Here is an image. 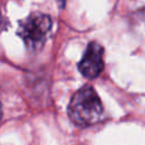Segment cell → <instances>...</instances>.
<instances>
[{"label": "cell", "mask_w": 145, "mask_h": 145, "mask_svg": "<svg viewBox=\"0 0 145 145\" xmlns=\"http://www.w3.org/2000/svg\"><path fill=\"white\" fill-rule=\"evenodd\" d=\"M68 117L77 127H89L99 123L104 117L102 102L91 85H84L71 96Z\"/></svg>", "instance_id": "1"}, {"label": "cell", "mask_w": 145, "mask_h": 145, "mask_svg": "<svg viewBox=\"0 0 145 145\" xmlns=\"http://www.w3.org/2000/svg\"><path fill=\"white\" fill-rule=\"evenodd\" d=\"M52 27V19L49 15L34 11L19 20L17 34L31 52H37L46 42Z\"/></svg>", "instance_id": "2"}, {"label": "cell", "mask_w": 145, "mask_h": 145, "mask_svg": "<svg viewBox=\"0 0 145 145\" xmlns=\"http://www.w3.org/2000/svg\"><path fill=\"white\" fill-rule=\"evenodd\" d=\"M104 50L103 46L92 41L87 44V48L78 62L79 72L87 79L96 78L104 68Z\"/></svg>", "instance_id": "3"}]
</instances>
